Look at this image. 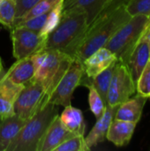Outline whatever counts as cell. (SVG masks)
<instances>
[{
  "instance_id": "14",
  "label": "cell",
  "mask_w": 150,
  "mask_h": 151,
  "mask_svg": "<svg viewBox=\"0 0 150 151\" xmlns=\"http://www.w3.org/2000/svg\"><path fill=\"white\" fill-rule=\"evenodd\" d=\"M23 88L24 85L16 84L4 76L0 80V120L15 114L14 102Z\"/></svg>"
},
{
  "instance_id": "10",
  "label": "cell",
  "mask_w": 150,
  "mask_h": 151,
  "mask_svg": "<svg viewBox=\"0 0 150 151\" xmlns=\"http://www.w3.org/2000/svg\"><path fill=\"white\" fill-rule=\"evenodd\" d=\"M64 11V1L59 3L51 10L26 19L16 26H22L34 30L43 36L48 37L49 34L55 28L60 20Z\"/></svg>"
},
{
  "instance_id": "11",
  "label": "cell",
  "mask_w": 150,
  "mask_h": 151,
  "mask_svg": "<svg viewBox=\"0 0 150 151\" xmlns=\"http://www.w3.org/2000/svg\"><path fill=\"white\" fill-rule=\"evenodd\" d=\"M73 135L74 134L65 127L60 120L59 115L57 114L43 134L38 145L37 151H54L63 142Z\"/></svg>"
},
{
  "instance_id": "17",
  "label": "cell",
  "mask_w": 150,
  "mask_h": 151,
  "mask_svg": "<svg viewBox=\"0 0 150 151\" xmlns=\"http://www.w3.org/2000/svg\"><path fill=\"white\" fill-rule=\"evenodd\" d=\"M147 100L148 98L139 94L133 97H130L118 105L114 119L137 124L142 116V111Z\"/></svg>"
},
{
  "instance_id": "19",
  "label": "cell",
  "mask_w": 150,
  "mask_h": 151,
  "mask_svg": "<svg viewBox=\"0 0 150 151\" xmlns=\"http://www.w3.org/2000/svg\"><path fill=\"white\" fill-rule=\"evenodd\" d=\"M27 121L16 114L0 120V151H6L10 143L17 136Z\"/></svg>"
},
{
  "instance_id": "28",
  "label": "cell",
  "mask_w": 150,
  "mask_h": 151,
  "mask_svg": "<svg viewBox=\"0 0 150 151\" xmlns=\"http://www.w3.org/2000/svg\"><path fill=\"white\" fill-rule=\"evenodd\" d=\"M130 1H131V0H108L107 3L105 4V5L103 6V10L101 11V12H100L99 15L97 16V18H100V17H102V16H104V15L108 14L109 12L114 11L115 9H117V8H118V7H120V6H123V5L126 6L127 4H128ZM97 18H96V19H97ZM95 20H94V21H95ZM92 23H93V22H92Z\"/></svg>"
},
{
  "instance_id": "15",
  "label": "cell",
  "mask_w": 150,
  "mask_h": 151,
  "mask_svg": "<svg viewBox=\"0 0 150 151\" xmlns=\"http://www.w3.org/2000/svg\"><path fill=\"white\" fill-rule=\"evenodd\" d=\"M150 59V47L149 43L148 40L145 38L143 35L141 39L139 41L137 45L135 46L134 50H133L128 62H127V66L128 69L131 73L133 81L135 84L142 73L143 69L147 65L148 62Z\"/></svg>"
},
{
  "instance_id": "21",
  "label": "cell",
  "mask_w": 150,
  "mask_h": 151,
  "mask_svg": "<svg viewBox=\"0 0 150 151\" xmlns=\"http://www.w3.org/2000/svg\"><path fill=\"white\" fill-rule=\"evenodd\" d=\"M108 0H65L64 10L77 9L84 12L87 15L89 26L97 18Z\"/></svg>"
},
{
  "instance_id": "3",
  "label": "cell",
  "mask_w": 150,
  "mask_h": 151,
  "mask_svg": "<svg viewBox=\"0 0 150 151\" xmlns=\"http://www.w3.org/2000/svg\"><path fill=\"white\" fill-rule=\"evenodd\" d=\"M33 58L35 70L34 80L42 83L49 100L50 94L73 58L60 50L49 49H43L34 54Z\"/></svg>"
},
{
  "instance_id": "9",
  "label": "cell",
  "mask_w": 150,
  "mask_h": 151,
  "mask_svg": "<svg viewBox=\"0 0 150 151\" xmlns=\"http://www.w3.org/2000/svg\"><path fill=\"white\" fill-rule=\"evenodd\" d=\"M135 92L136 87L127 65L117 61L107 95L106 105H119L132 97Z\"/></svg>"
},
{
  "instance_id": "26",
  "label": "cell",
  "mask_w": 150,
  "mask_h": 151,
  "mask_svg": "<svg viewBox=\"0 0 150 151\" xmlns=\"http://www.w3.org/2000/svg\"><path fill=\"white\" fill-rule=\"evenodd\" d=\"M137 94L150 99V59L136 83Z\"/></svg>"
},
{
  "instance_id": "13",
  "label": "cell",
  "mask_w": 150,
  "mask_h": 151,
  "mask_svg": "<svg viewBox=\"0 0 150 151\" xmlns=\"http://www.w3.org/2000/svg\"><path fill=\"white\" fill-rule=\"evenodd\" d=\"M118 105L111 106L106 105L104 113L96 119V123L89 132V134L85 137V142L89 150L97 146L99 143L106 140V135L111 126V123L115 118L116 111Z\"/></svg>"
},
{
  "instance_id": "8",
  "label": "cell",
  "mask_w": 150,
  "mask_h": 151,
  "mask_svg": "<svg viewBox=\"0 0 150 151\" xmlns=\"http://www.w3.org/2000/svg\"><path fill=\"white\" fill-rule=\"evenodd\" d=\"M13 57L19 60L32 56L45 47L47 37L30 28L15 26L11 29Z\"/></svg>"
},
{
  "instance_id": "22",
  "label": "cell",
  "mask_w": 150,
  "mask_h": 151,
  "mask_svg": "<svg viewBox=\"0 0 150 151\" xmlns=\"http://www.w3.org/2000/svg\"><path fill=\"white\" fill-rule=\"evenodd\" d=\"M17 0H0V23L10 30L14 27Z\"/></svg>"
},
{
  "instance_id": "4",
  "label": "cell",
  "mask_w": 150,
  "mask_h": 151,
  "mask_svg": "<svg viewBox=\"0 0 150 151\" xmlns=\"http://www.w3.org/2000/svg\"><path fill=\"white\" fill-rule=\"evenodd\" d=\"M57 114L56 105L46 104L26 122L6 151H37L43 134Z\"/></svg>"
},
{
  "instance_id": "18",
  "label": "cell",
  "mask_w": 150,
  "mask_h": 151,
  "mask_svg": "<svg viewBox=\"0 0 150 151\" xmlns=\"http://www.w3.org/2000/svg\"><path fill=\"white\" fill-rule=\"evenodd\" d=\"M136 123L114 119L109 127L106 139L117 147L126 146L134 133Z\"/></svg>"
},
{
  "instance_id": "2",
  "label": "cell",
  "mask_w": 150,
  "mask_h": 151,
  "mask_svg": "<svg viewBox=\"0 0 150 151\" xmlns=\"http://www.w3.org/2000/svg\"><path fill=\"white\" fill-rule=\"evenodd\" d=\"M88 27L87 15L77 9L64 10L59 22L49 34L44 49L57 50L72 58Z\"/></svg>"
},
{
  "instance_id": "20",
  "label": "cell",
  "mask_w": 150,
  "mask_h": 151,
  "mask_svg": "<svg viewBox=\"0 0 150 151\" xmlns=\"http://www.w3.org/2000/svg\"><path fill=\"white\" fill-rule=\"evenodd\" d=\"M65 127L74 135H84L86 123L82 111L73 106L68 105L65 107L61 116H59Z\"/></svg>"
},
{
  "instance_id": "7",
  "label": "cell",
  "mask_w": 150,
  "mask_h": 151,
  "mask_svg": "<svg viewBox=\"0 0 150 151\" xmlns=\"http://www.w3.org/2000/svg\"><path fill=\"white\" fill-rule=\"evenodd\" d=\"M46 104L48 99L43 86L40 81L33 80L18 95L14 102V112L19 118L28 120Z\"/></svg>"
},
{
  "instance_id": "27",
  "label": "cell",
  "mask_w": 150,
  "mask_h": 151,
  "mask_svg": "<svg viewBox=\"0 0 150 151\" xmlns=\"http://www.w3.org/2000/svg\"><path fill=\"white\" fill-rule=\"evenodd\" d=\"M131 16L136 14L150 15V0H131L126 6Z\"/></svg>"
},
{
  "instance_id": "32",
  "label": "cell",
  "mask_w": 150,
  "mask_h": 151,
  "mask_svg": "<svg viewBox=\"0 0 150 151\" xmlns=\"http://www.w3.org/2000/svg\"><path fill=\"white\" fill-rule=\"evenodd\" d=\"M149 21H150V15H149Z\"/></svg>"
},
{
  "instance_id": "6",
  "label": "cell",
  "mask_w": 150,
  "mask_h": 151,
  "mask_svg": "<svg viewBox=\"0 0 150 151\" xmlns=\"http://www.w3.org/2000/svg\"><path fill=\"white\" fill-rule=\"evenodd\" d=\"M84 74L85 72L82 62L73 58L68 69L50 94L48 103L56 106L66 107L71 105L73 92L76 88L80 86V81Z\"/></svg>"
},
{
  "instance_id": "12",
  "label": "cell",
  "mask_w": 150,
  "mask_h": 151,
  "mask_svg": "<svg viewBox=\"0 0 150 151\" xmlns=\"http://www.w3.org/2000/svg\"><path fill=\"white\" fill-rule=\"evenodd\" d=\"M117 61L115 54L109 49L106 47L100 48L82 62L85 75L88 78H94Z\"/></svg>"
},
{
  "instance_id": "29",
  "label": "cell",
  "mask_w": 150,
  "mask_h": 151,
  "mask_svg": "<svg viewBox=\"0 0 150 151\" xmlns=\"http://www.w3.org/2000/svg\"><path fill=\"white\" fill-rule=\"evenodd\" d=\"M41 0H17V12L16 19L19 18L27 12H28L33 6H34Z\"/></svg>"
},
{
  "instance_id": "5",
  "label": "cell",
  "mask_w": 150,
  "mask_h": 151,
  "mask_svg": "<svg viewBox=\"0 0 150 151\" xmlns=\"http://www.w3.org/2000/svg\"><path fill=\"white\" fill-rule=\"evenodd\" d=\"M148 15H133L110 39L105 47L113 52L118 59L127 64L135 46L149 27Z\"/></svg>"
},
{
  "instance_id": "23",
  "label": "cell",
  "mask_w": 150,
  "mask_h": 151,
  "mask_svg": "<svg viewBox=\"0 0 150 151\" xmlns=\"http://www.w3.org/2000/svg\"><path fill=\"white\" fill-rule=\"evenodd\" d=\"M63 1H65V0H41L34 6H33L28 12H27L25 14H23L19 18L16 19L15 22H14V27L26 19H28L30 18H33L34 16H37L39 14L44 13V12L51 10L52 8H54L55 6H57L59 3H61Z\"/></svg>"
},
{
  "instance_id": "25",
  "label": "cell",
  "mask_w": 150,
  "mask_h": 151,
  "mask_svg": "<svg viewBox=\"0 0 150 151\" xmlns=\"http://www.w3.org/2000/svg\"><path fill=\"white\" fill-rule=\"evenodd\" d=\"M88 148L84 135H73L59 146H57L54 151H89Z\"/></svg>"
},
{
  "instance_id": "1",
  "label": "cell",
  "mask_w": 150,
  "mask_h": 151,
  "mask_svg": "<svg viewBox=\"0 0 150 151\" xmlns=\"http://www.w3.org/2000/svg\"><path fill=\"white\" fill-rule=\"evenodd\" d=\"M131 17L126 6L123 5L104 16L97 18L88 26L83 38L73 52L72 58L83 62L95 50L105 47L113 35Z\"/></svg>"
},
{
  "instance_id": "16",
  "label": "cell",
  "mask_w": 150,
  "mask_h": 151,
  "mask_svg": "<svg viewBox=\"0 0 150 151\" xmlns=\"http://www.w3.org/2000/svg\"><path fill=\"white\" fill-rule=\"evenodd\" d=\"M34 63L32 55L17 60L5 72L4 76L16 84L25 86L34 80Z\"/></svg>"
},
{
  "instance_id": "31",
  "label": "cell",
  "mask_w": 150,
  "mask_h": 151,
  "mask_svg": "<svg viewBox=\"0 0 150 151\" xmlns=\"http://www.w3.org/2000/svg\"><path fill=\"white\" fill-rule=\"evenodd\" d=\"M144 36H145V38L148 40V42H149V47H150V25H149V27H148V29L146 30V32H145V34H144Z\"/></svg>"
},
{
  "instance_id": "30",
  "label": "cell",
  "mask_w": 150,
  "mask_h": 151,
  "mask_svg": "<svg viewBox=\"0 0 150 151\" xmlns=\"http://www.w3.org/2000/svg\"><path fill=\"white\" fill-rule=\"evenodd\" d=\"M5 73V71L4 69V65H3V61H2V58H0V80L3 78L4 74Z\"/></svg>"
},
{
  "instance_id": "24",
  "label": "cell",
  "mask_w": 150,
  "mask_h": 151,
  "mask_svg": "<svg viewBox=\"0 0 150 151\" xmlns=\"http://www.w3.org/2000/svg\"><path fill=\"white\" fill-rule=\"evenodd\" d=\"M87 88L89 90V93H88L89 107H90L92 113L95 116L97 119L104 113L105 109H106V104L94 86L88 85Z\"/></svg>"
}]
</instances>
